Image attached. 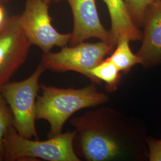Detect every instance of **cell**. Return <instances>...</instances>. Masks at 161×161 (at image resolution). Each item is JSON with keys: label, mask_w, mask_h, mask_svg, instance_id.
Listing matches in <instances>:
<instances>
[{"label": "cell", "mask_w": 161, "mask_h": 161, "mask_svg": "<svg viewBox=\"0 0 161 161\" xmlns=\"http://www.w3.org/2000/svg\"><path fill=\"white\" fill-rule=\"evenodd\" d=\"M74 149L88 161H140L147 157L141 125L135 118L108 107L72 118Z\"/></svg>", "instance_id": "cell-1"}, {"label": "cell", "mask_w": 161, "mask_h": 161, "mask_svg": "<svg viewBox=\"0 0 161 161\" xmlns=\"http://www.w3.org/2000/svg\"><path fill=\"white\" fill-rule=\"evenodd\" d=\"M95 83L82 88H59L41 84V95L36 103V120L48 121L50 129L48 137L62 133L65 122L77 111L96 107L109 101V96L98 91Z\"/></svg>", "instance_id": "cell-2"}, {"label": "cell", "mask_w": 161, "mask_h": 161, "mask_svg": "<svg viewBox=\"0 0 161 161\" xmlns=\"http://www.w3.org/2000/svg\"><path fill=\"white\" fill-rule=\"evenodd\" d=\"M76 133L68 131L41 141L25 138L12 127L4 138L3 160L80 161L74 149Z\"/></svg>", "instance_id": "cell-3"}, {"label": "cell", "mask_w": 161, "mask_h": 161, "mask_svg": "<svg viewBox=\"0 0 161 161\" xmlns=\"http://www.w3.org/2000/svg\"><path fill=\"white\" fill-rule=\"evenodd\" d=\"M46 70L40 64L25 80L8 82L0 88L13 115V127L25 138L39 139L35 126L36 103L41 75Z\"/></svg>", "instance_id": "cell-4"}, {"label": "cell", "mask_w": 161, "mask_h": 161, "mask_svg": "<svg viewBox=\"0 0 161 161\" xmlns=\"http://www.w3.org/2000/svg\"><path fill=\"white\" fill-rule=\"evenodd\" d=\"M115 47L114 44L103 41L95 43L83 42L64 47L56 53L43 54L41 64L46 70L58 72L74 71L90 79L89 70L102 62Z\"/></svg>", "instance_id": "cell-5"}, {"label": "cell", "mask_w": 161, "mask_h": 161, "mask_svg": "<svg viewBox=\"0 0 161 161\" xmlns=\"http://www.w3.org/2000/svg\"><path fill=\"white\" fill-rule=\"evenodd\" d=\"M49 4L44 0H26L19 22L31 46L38 47L44 54L54 47L66 46L71 34H62L52 25Z\"/></svg>", "instance_id": "cell-6"}, {"label": "cell", "mask_w": 161, "mask_h": 161, "mask_svg": "<svg viewBox=\"0 0 161 161\" xmlns=\"http://www.w3.org/2000/svg\"><path fill=\"white\" fill-rule=\"evenodd\" d=\"M31 46L20 26L19 15L7 17L0 28V88L25 62Z\"/></svg>", "instance_id": "cell-7"}, {"label": "cell", "mask_w": 161, "mask_h": 161, "mask_svg": "<svg viewBox=\"0 0 161 161\" xmlns=\"http://www.w3.org/2000/svg\"><path fill=\"white\" fill-rule=\"evenodd\" d=\"M60 1L68 2L73 15L74 28L70 33V46L91 38L114 44L109 31L104 28L100 21L96 0H55L56 2Z\"/></svg>", "instance_id": "cell-8"}, {"label": "cell", "mask_w": 161, "mask_h": 161, "mask_svg": "<svg viewBox=\"0 0 161 161\" xmlns=\"http://www.w3.org/2000/svg\"><path fill=\"white\" fill-rule=\"evenodd\" d=\"M142 28V44L136 53L143 66L150 68L161 64V0L150 4L144 13Z\"/></svg>", "instance_id": "cell-9"}, {"label": "cell", "mask_w": 161, "mask_h": 161, "mask_svg": "<svg viewBox=\"0 0 161 161\" xmlns=\"http://www.w3.org/2000/svg\"><path fill=\"white\" fill-rule=\"evenodd\" d=\"M109 13L112 40L116 46L122 38L130 41H142L143 32L134 22L126 0H103Z\"/></svg>", "instance_id": "cell-10"}, {"label": "cell", "mask_w": 161, "mask_h": 161, "mask_svg": "<svg viewBox=\"0 0 161 161\" xmlns=\"http://www.w3.org/2000/svg\"><path fill=\"white\" fill-rule=\"evenodd\" d=\"M90 79L93 83L102 84L104 82L106 90L115 92L121 83V71L108 58L104 59L97 66L89 70Z\"/></svg>", "instance_id": "cell-11"}, {"label": "cell", "mask_w": 161, "mask_h": 161, "mask_svg": "<svg viewBox=\"0 0 161 161\" xmlns=\"http://www.w3.org/2000/svg\"><path fill=\"white\" fill-rule=\"evenodd\" d=\"M130 42L126 38L120 39L116 43L115 50L108 58L121 72L125 74L130 72L134 66L142 64V58L131 51Z\"/></svg>", "instance_id": "cell-12"}, {"label": "cell", "mask_w": 161, "mask_h": 161, "mask_svg": "<svg viewBox=\"0 0 161 161\" xmlns=\"http://www.w3.org/2000/svg\"><path fill=\"white\" fill-rule=\"evenodd\" d=\"M13 115L6 99L0 92V159L3 161V141L9 129L13 127Z\"/></svg>", "instance_id": "cell-13"}, {"label": "cell", "mask_w": 161, "mask_h": 161, "mask_svg": "<svg viewBox=\"0 0 161 161\" xmlns=\"http://www.w3.org/2000/svg\"><path fill=\"white\" fill-rule=\"evenodd\" d=\"M155 0H126L127 6L135 25L142 28L144 13L147 6Z\"/></svg>", "instance_id": "cell-14"}, {"label": "cell", "mask_w": 161, "mask_h": 161, "mask_svg": "<svg viewBox=\"0 0 161 161\" xmlns=\"http://www.w3.org/2000/svg\"><path fill=\"white\" fill-rule=\"evenodd\" d=\"M148 146L147 158L150 161H161V138H146Z\"/></svg>", "instance_id": "cell-15"}, {"label": "cell", "mask_w": 161, "mask_h": 161, "mask_svg": "<svg viewBox=\"0 0 161 161\" xmlns=\"http://www.w3.org/2000/svg\"><path fill=\"white\" fill-rule=\"evenodd\" d=\"M7 17L6 16V10L4 6L0 4V28L6 22Z\"/></svg>", "instance_id": "cell-16"}, {"label": "cell", "mask_w": 161, "mask_h": 161, "mask_svg": "<svg viewBox=\"0 0 161 161\" xmlns=\"http://www.w3.org/2000/svg\"><path fill=\"white\" fill-rule=\"evenodd\" d=\"M11 0H0V4L4 6L6 4L10 2Z\"/></svg>", "instance_id": "cell-17"}, {"label": "cell", "mask_w": 161, "mask_h": 161, "mask_svg": "<svg viewBox=\"0 0 161 161\" xmlns=\"http://www.w3.org/2000/svg\"><path fill=\"white\" fill-rule=\"evenodd\" d=\"M47 3H48L49 5L50 4V3H52V1H55V0H44Z\"/></svg>", "instance_id": "cell-18"}, {"label": "cell", "mask_w": 161, "mask_h": 161, "mask_svg": "<svg viewBox=\"0 0 161 161\" xmlns=\"http://www.w3.org/2000/svg\"><path fill=\"white\" fill-rule=\"evenodd\" d=\"M0 161H1V159H0Z\"/></svg>", "instance_id": "cell-19"}]
</instances>
